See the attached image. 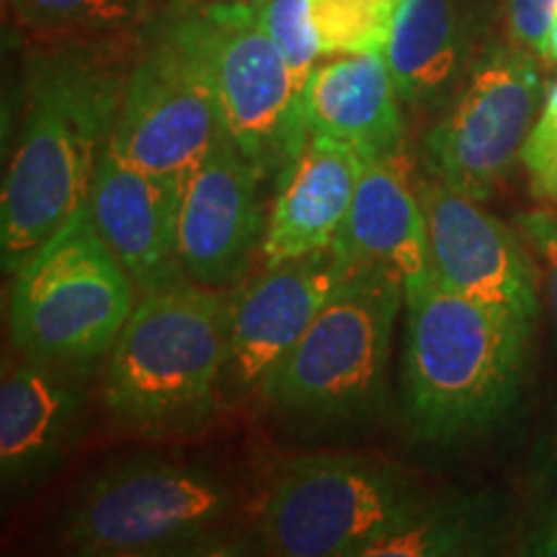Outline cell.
Here are the masks:
<instances>
[{"mask_svg":"<svg viewBox=\"0 0 557 557\" xmlns=\"http://www.w3.org/2000/svg\"><path fill=\"white\" fill-rule=\"evenodd\" d=\"M127 73L81 47L29 60L24 120L0 194V263L11 276L88 207L120 114Z\"/></svg>","mask_w":557,"mask_h":557,"instance_id":"6da1fadb","label":"cell"},{"mask_svg":"<svg viewBox=\"0 0 557 557\" xmlns=\"http://www.w3.org/2000/svg\"><path fill=\"white\" fill-rule=\"evenodd\" d=\"M532 331L429 276L406 295L403 387L416 434L472 436L519 398Z\"/></svg>","mask_w":557,"mask_h":557,"instance_id":"7a4b0ae2","label":"cell"},{"mask_svg":"<svg viewBox=\"0 0 557 557\" xmlns=\"http://www.w3.org/2000/svg\"><path fill=\"white\" fill-rule=\"evenodd\" d=\"M230 292L178 282L143 292L109 351L103 403L139 434L209 418L225 377Z\"/></svg>","mask_w":557,"mask_h":557,"instance_id":"3957f363","label":"cell"},{"mask_svg":"<svg viewBox=\"0 0 557 557\" xmlns=\"http://www.w3.org/2000/svg\"><path fill=\"white\" fill-rule=\"evenodd\" d=\"M135 292L86 207L11 274L13 344L26 359L58 367L99 359L135 310Z\"/></svg>","mask_w":557,"mask_h":557,"instance_id":"277c9868","label":"cell"},{"mask_svg":"<svg viewBox=\"0 0 557 557\" xmlns=\"http://www.w3.org/2000/svg\"><path fill=\"white\" fill-rule=\"evenodd\" d=\"M423 496L393 462L308 455L282 462L259 506V532L282 557H364Z\"/></svg>","mask_w":557,"mask_h":557,"instance_id":"5b68a950","label":"cell"},{"mask_svg":"<svg viewBox=\"0 0 557 557\" xmlns=\"http://www.w3.org/2000/svg\"><path fill=\"white\" fill-rule=\"evenodd\" d=\"M225 135L218 81L189 0H173L127 73L109 150L148 173L184 178Z\"/></svg>","mask_w":557,"mask_h":557,"instance_id":"8992f818","label":"cell"},{"mask_svg":"<svg viewBox=\"0 0 557 557\" xmlns=\"http://www.w3.org/2000/svg\"><path fill=\"white\" fill-rule=\"evenodd\" d=\"M406 287L380 271L346 274L297 341L284 364L263 385L276 408L297 416H357L385 385L395 320Z\"/></svg>","mask_w":557,"mask_h":557,"instance_id":"52a82bcc","label":"cell"},{"mask_svg":"<svg viewBox=\"0 0 557 557\" xmlns=\"http://www.w3.org/2000/svg\"><path fill=\"white\" fill-rule=\"evenodd\" d=\"M233 496L212 472L184 462H129L90 483L65 521L81 555H165L218 532Z\"/></svg>","mask_w":557,"mask_h":557,"instance_id":"ba28073f","label":"cell"},{"mask_svg":"<svg viewBox=\"0 0 557 557\" xmlns=\"http://www.w3.org/2000/svg\"><path fill=\"white\" fill-rule=\"evenodd\" d=\"M191 21L212 62L227 137L263 181L295 163L308 139L302 90L263 26L259 3L189 0Z\"/></svg>","mask_w":557,"mask_h":557,"instance_id":"9c48e42d","label":"cell"},{"mask_svg":"<svg viewBox=\"0 0 557 557\" xmlns=\"http://www.w3.org/2000/svg\"><path fill=\"white\" fill-rule=\"evenodd\" d=\"M540 103V73L524 47H496L470 70L426 135V158L449 189L483 205L521 160Z\"/></svg>","mask_w":557,"mask_h":557,"instance_id":"30bf717a","label":"cell"},{"mask_svg":"<svg viewBox=\"0 0 557 557\" xmlns=\"http://www.w3.org/2000/svg\"><path fill=\"white\" fill-rule=\"evenodd\" d=\"M418 194L429 222L431 276L532 331L540 318V276L521 233L438 178L421 181Z\"/></svg>","mask_w":557,"mask_h":557,"instance_id":"8fae6325","label":"cell"},{"mask_svg":"<svg viewBox=\"0 0 557 557\" xmlns=\"http://www.w3.org/2000/svg\"><path fill=\"white\" fill-rule=\"evenodd\" d=\"M261 171L227 135L181 181L178 263L186 282L227 289L261 248Z\"/></svg>","mask_w":557,"mask_h":557,"instance_id":"7c38bea8","label":"cell"},{"mask_svg":"<svg viewBox=\"0 0 557 557\" xmlns=\"http://www.w3.org/2000/svg\"><path fill=\"white\" fill-rule=\"evenodd\" d=\"M336 248L267 267L240 289L230 292L227 359L222 387L235 395L263 389L297 341L344 284Z\"/></svg>","mask_w":557,"mask_h":557,"instance_id":"4fadbf2b","label":"cell"},{"mask_svg":"<svg viewBox=\"0 0 557 557\" xmlns=\"http://www.w3.org/2000/svg\"><path fill=\"white\" fill-rule=\"evenodd\" d=\"M181 181L124 163L109 145L96 165L88 212L139 292L184 278L178 263Z\"/></svg>","mask_w":557,"mask_h":557,"instance_id":"5bb4252c","label":"cell"},{"mask_svg":"<svg viewBox=\"0 0 557 557\" xmlns=\"http://www.w3.org/2000/svg\"><path fill=\"white\" fill-rule=\"evenodd\" d=\"M333 248L346 274L380 271L403 282L406 295L431 276L426 212L403 156L367 160Z\"/></svg>","mask_w":557,"mask_h":557,"instance_id":"9a60e30c","label":"cell"},{"mask_svg":"<svg viewBox=\"0 0 557 557\" xmlns=\"http://www.w3.org/2000/svg\"><path fill=\"white\" fill-rule=\"evenodd\" d=\"M364 165L367 158L351 145L308 132L295 163L278 178L261 243L263 267L331 248L354 205Z\"/></svg>","mask_w":557,"mask_h":557,"instance_id":"2e32d148","label":"cell"},{"mask_svg":"<svg viewBox=\"0 0 557 557\" xmlns=\"http://www.w3.org/2000/svg\"><path fill=\"white\" fill-rule=\"evenodd\" d=\"M308 132L351 145L367 160L403 152L400 94L385 54H344L312 70L302 90Z\"/></svg>","mask_w":557,"mask_h":557,"instance_id":"e0dca14e","label":"cell"},{"mask_svg":"<svg viewBox=\"0 0 557 557\" xmlns=\"http://www.w3.org/2000/svg\"><path fill=\"white\" fill-rule=\"evenodd\" d=\"M81 421V393L58 364L26 359L0 382V475L5 487L54 468Z\"/></svg>","mask_w":557,"mask_h":557,"instance_id":"ac0fdd59","label":"cell"},{"mask_svg":"<svg viewBox=\"0 0 557 557\" xmlns=\"http://www.w3.org/2000/svg\"><path fill=\"white\" fill-rule=\"evenodd\" d=\"M462 50L455 0H403L385 47L400 101L423 107L442 99L462 67Z\"/></svg>","mask_w":557,"mask_h":557,"instance_id":"d6986e66","label":"cell"},{"mask_svg":"<svg viewBox=\"0 0 557 557\" xmlns=\"http://www.w3.org/2000/svg\"><path fill=\"white\" fill-rule=\"evenodd\" d=\"M26 32L47 39H86L145 24L152 0H11Z\"/></svg>","mask_w":557,"mask_h":557,"instance_id":"ffe728a7","label":"cell"},{"mask_svg":"<svg viewBox=\"0 0 557 557\" xmlns=\"http://www.w3.org/2000/svg\"><path fill=\"white\" fill-rule=\"evenodd\" d=\"M483 521L472 506H431L423 500L406 521L374 542L364 557H449L478 553Z\"/></svg>","mask_w":557,"mask_h":557,"instance_id":"44dd1931","label":"cell"},{"mask_svg":"<svg viewBox=\"0 0 557 557\" xmlns=\"http://www.w3.org/2000/svg\"><path fill=\"white\" fill-rule=\"evenodd\" d=\"M403 0H310L323 58L385 54Z\"/></svg>","mask_w":557,"mask_h":557,"instance_id":"7402d4cb","label":"cell"},{"mask_svg":"<svg viewBox=\"0 0 557 557\" xmlns=\"http://www.w3.org/2000/svg\"><path fill=\"white\" fill-rule=\"evenodd\" d=\"M259 11L263 26L287 60L299 90H305V83L318 67V60L323 58L310 0H261Z\"/></svg>","mask_w":557,"mask_h":557,"instance_id":"603a6c76","label":"cell"},{"mask_svg":"<svg viewBox=\"0 0 557 557\" xmlns=\"http://www.w3.org/2000/svg\"><path fill=\"white\" fill-rule=\"evenodd\" d=\"M517 227L521 238L529 246L537 276L545 287V297L549 305V315L557 329V218L545 212V209H534L517 218Z\"/></svg>","mask_w":557,"mask_h":557,"instance_id":"cb8c5ba5","label":"cell"},{"mask_svg":"<svg viewBox=\"0 0 557 557\" xmlns=\"http://www.w3.org/2000/svg\"><path fill=\"white\" fill-rule=\"evenodd\" d=\"M506 9L513 41L545 58L549 29L557 18V0H506Z\"/></svg>","mask_w":557,"mask_h":557,"instance_id":"d4e9b609","label":"cell"},{"mask_svg":"<svg viewBox=\"0 0 557 557\" xmlns=\"http://www.w3.org/2000/svg\"><path fill=\"white\" fill-rule=\"evenodd\" d=\"M529 487L537 511H557V421L534 444L529 459Z\"/></svg>","mask_w":557,"mask_h":557,"instance_id":"484cf974","label":"cell"},{"mask_svg":"<svg viewBox=\"0 0 557 557\" xmlns=\"http://www.w3.org/2000/svg\"><path fill=\"white\" fill-rule=\"evenodd\" d=\"M553 150H557V83L549 88L545 109H542L537 124L529 132L524 152H521V163L547 156Z\"/></svg>","mask_w":557,"mask_h":557,"instance_id":"4316f807","label":"cell"},{"mask_svg":"<svg viewBox=\"0 0 557 557\" xmlns=\"http://www.w3.org/2000/svg\"><path fill=\"white\" fill-rule=\"evenodd\" d=\"M521 553L534 557H557V511H537Z\"/></svg>","mask_w":557,"mask_h":557,"instance_id":"83f0119b","label":"cell"},{"mask_svg":"<svg viewBox=\"0 0 557 557\" xmlns=\"http://www.w3.org/2000/svg\"><path fill=\"white\" fill-rule=\"evenodd\" d=\"M524 165L529 169V173H532L534 191L557 205V150L547 152V156L542 158L529 160Z\"/></svg>","mask_w":557,"mask_h":557,"instance_id":"f1b7e54d","label":"cell"},{"mask_svg":"<svg viewBox=\"0 0 557 557\" xmlns=\"http://www.w3.org/2000/svg\"><path fill=\"white\" fill-rule=\"evenodd\" d=\"M545 58H549L553 62H557V18L553 24V29H549V37H547V50H545Z\"/></svg>","mask_w":557,"mask_h":557,"instance_id":"f546056e","label":"cell"},{"mask_svg":"<svg viewBox=\"0 0 557 557\" xmlns=\"http://www.w3.org/2000/svg\"><path fill=\"white\" fill-rule=\"evenodd\" d=\"M243 3H261V0H243Z\"/></svg>","mask_w":557,"mask_h":557,"instance_id":"4dcf8cb0","label":"cell"}]
</instances>
